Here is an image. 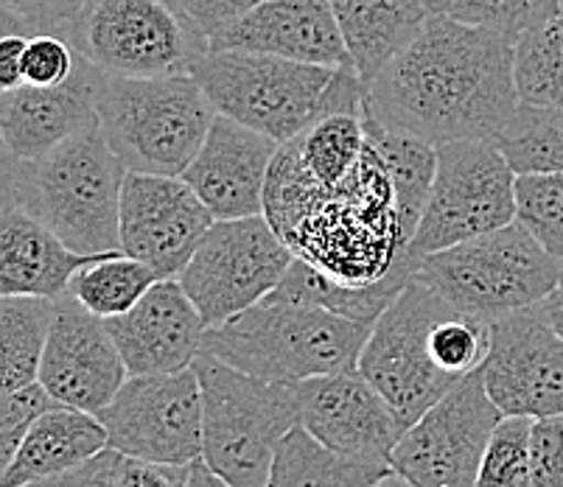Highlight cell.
Returning a JSON list of instances; mask_svg holds the SVG:
<instances>
[{
  "instance_id": "cell-1",
  "label": "cell",
  "mask_w": 563,
  "mask_h": 487,
  "mask_svg": "<svg viewBox=\"0 0 563 487\" xmlns=\"http://www.w3.org/2000/svg\"><path fill=\"white\" fill-rule=\"evenodd\" d=\"M519 104L516 40L438 14L367 85L362 115L440 146L494 141Z\"/></svg>"
},
{
  "instance_id": "cell-2",
  "label": "cell",
  "mask_w": 563,
  "mask_h": 487,
  "mask_svg": "<svg viewBox=\"0 0 563 487\" xmlns=\"http://www.w3.org/2000/svg\"><path fill=\"white\" fill-rule=\"evenodd\" d=\"M219 115L286 143L314 121L365 110L367 85L347 68L295 63L255 51H208L191 70Z\"/></svg>"
},
{
  "instance_id": "cell-3",
  "label": "cell",
  "mask_w": 563,
  "mask_h": 487,
  "mask_svg": "<svg viewBox=\"0 0 563 487\" xmlns=\"http://www.w3.org/2000/svg\"><path fill=\"white\" fill-rule=\"evenodd\" d=\"M124 177V163L93 124L40 161H12L7 202L40 219L76 253H112L121 250Z\"/></svg>"
},
{
  "instance_id": "cell-4",
  "label": "cell",
  "mask_w": 563,
  "mask_h": 487,
  "mask_svg": "<svg viewBox=\"0 0 563 487\" xmlns=\"http://www.w3.org/2000/svg\"><path fill=\"white\" fill-rule=\"evenodd\" d=\"M286 244L295 258L353 289L390 275L404 253L401 228L390 171L371 143L342 182L322 188Z\"/></svg>"
},
{
  "instance_id": "cell-5",
  "label": "cell",
  "mask_w": 563,
  "mask_h": 487,
  "mask_svg": "<svg viewBox=\"0 0 563 487\" xmlns=\"http://www.w3.org/2000/svg\"><path fill=\"white\" fill-rule=\"evenodd\" d=\"M373 325L353 322L320 306L266 297L202 336V353L247 376L300 384L353 370Z\"/></svg>"
},
{
  "instance_id": "cell-6",
  "label": "cell",
  "mask_w": 563,
  "mask_h": 487,
  "mask_svg": "<svg viewBox=\"0 0 563 487\" xmlns=\"http://www.w3.org/2000/svg\"><path fill=\"white\" fill-rule=\"evenodd\" d=\"M99 124L126 171L183 177L217 121L194 74L132 79L101 74Z\"/></svg>"
},
{
  "instance_id": "cell-7",
  "label": "cell",
  "mask_w": 563,
  "mask_h": 487,
  "mask_svg": "<svg viewBox=\"0 0 563 487\" xmlns=\"http://www.w3.org/2000/svg\"><path fill=\"white\" fill-rule=\"evenodd\" d=\"M202 460L233 487H266L280 440L300 423L298 384H275L199 353Z\"/></svg>"
},
{
  "instance_id": "cell-8",
  "label": "cell",
  "mask_w": 563,
  "mask_h": 487,
  "mask_svg": "<svg viewBox=\"0 0 563 487\" xmlns=\"http://www.w3.org/2000/svg\"><path fill=\"white\" fill-rule=\"evenodd\" d=\"M415 278L454 309L494 322L496 317L539 306L555 291L563 280V258L552 255L516 219L457 247L427 255Z\"/></svg>"
},
{
  "instance_id": "cell-9",
  "label": "cell",
  "mask_w": 563,
  "mask_h": 487,
  "mask_svg": "<svg viewBox=\"0 0 563 487\" xmlns=\"http://www.w3.org/2000/svg\"><path fill=\"white\" fill-rule=\"evenodd\" d=\"M65 40L101 74L132 79L191 74L211 51L168 0H93Z\"/></svg>"
},
{
  "instance_id": "cell-10",
  "label": "cell",
  "mask_w": 563,
  "mask_h": 487,
  "mask_svg": "<svg viewBox=\"0 0 563 487\" xmlns=\"http://www.w3.org/2000/svg\"><path fill=\"white\" fill-rule=\"evenodd\" d=\"M516 177L494 141L440 143L432 193L409 253L423 261L516 222Z\"/></svg>"
},
{
  "instance_id": "cell-11",
  "label": "cell",
  "mask_w": 563,
  "mask_h": 487,
  "mask_svg": "<svg viewBox=\"0 0 563 487\" xmlns=\"http://www.w3.org/2000/svg\"><path fill=\"white\" fill-rule=\"evenodd\" d=\"M454 311L423 280L412 278L373 325L360 356V373L384 395L401 420L404 432L463 378L452 376L434 362L432 328Z\"/></svg>"
},
{
  "instance_id": "cell-12",
  "label": "cell",
  "mask_w": 563,
  "mask_h": 487,
  "mask_svg": "<svg viewBox=\"0 0 563 487\" xmlns=\"http://www.w3.org/2000/svg\"><path fill=\"white\" fill-rule=\"evenodd\" d=\"M295 253L266 217L217 219L180 284L202 314L205 325H222L273 295L286 278Z\"/></svg>"
},
{
  "instance_id": "cell-13",
  "label": "cell",
  "mask_w": 563,
  "mask_h": 487,
  "mask_svg": "<svg viewBox=\"0 0 563 487\" xmlns=\"http://www.w3.org/2000/svg\"><path fill=\"white\" fill-rule=\"evenodd\" d=\"M501 418L477 367L401 434L390 456L393 474L412 487H477L485 449Z\"/></svg>"
},
{
  "instance_id": "cell-14",
  "label": "cell",
  "mask_w": 563,
  "mask_h": 487,
  "mask_svg": "<svg viewBox=\"0 0 563 487\" xmlns=\"http://www.w3.org/2000/svg\"><path fill=\"white\" fill-rule=\"evenodd\" d=\"M110 449L143 463L188 468L202 456V387L194 367L130 376L99 412Z\"/></svg>"
},
{
  "instance_id": "cell-15",
  "label": "cell",
  "mask_w": 563,
  "mask_h": 487,
  "mask_svg": "<svg viewBox=\"0 0 563 487\" xmlns=\"http://www.w3.org/2000/svg\"><path fill=\"white\" fill-rule=\"evenodd\" d=\"M213 217L183 177L126 171L121 191V250L157 272L180 278Z\"/></svg>"
},
{
  "instance_id": "cell-16",
  "label": "cell",
  "mask_w": 563,
  "mask_h": 487,
  "mask_svg": "<svg viewBox=\"0 0 563 487\" xmlns=\"http://www.w3.org/2000/svg\"><path fill=\"white\" fill-rule=\"evenodd\" d=\"M483 373L488 395L505 414H563V336L539 306L490 322Z\"/></svg>"
},
{
  "instance_id": "cell-17",
  "label": "cell",
  "mask_w": 563,
  "mask_h": 487,
  "mask_svg": "<svg viewBox=\"0 0 563 487\" xmlns=\"http://www.w3.org/2000/svg\"><path fill=\"white\" fill-rule=\"evenodd\" d=\"M130 378L110 325L87 311L74 295L54 300L48 345L40 364V384L56 403L99 414Z\"/></svg>"
},
{
  "instance_id": "cell-18",
  "label": "cell",
  "mask_w": 563,
  "mask_h": 487,
  "mask_svg": "<svg viewBox=\"0 0 563 487\" xmlns=\"http://www.w3.org/2000/svg\"><path fill=\"white\" fill-rule=\"evenodd\" d=\"M300 425L322 445L367 463L390 465L404 425L360 367L298 384Z\"/></svg>"
},
{
  "instance_id": "cell-19",
  "label": "cell",
  "mask_w": 563,
  "mask_h": 487,
  "mask_svg": "<svg viewBox=\"0 0 563 487\" xmlns=\"http://www.w3.org/2000/svg\"><path fill=\"white\" fill-rule=\"evenodd\" d=\"M130 376H166L194 367L208 331L180 278H161L135 309L107 320Z\"/></svg>"
},
{
  "instance_id": "cell-20",
  "label": "cell",
  "mask_w": 563,
  "mask_h": 487,
  "mask_svg": "<svg viewBox=\"0 0 563 487\" xmlns=\"http://www.w3.org/2000/svg\"><path fill=\"white\" fill-rule=\"evenodd\" d=\"M280 143L217 115L202 148L183 171L217 219H247L264 213V191Z\"/></svg>"
},
{
  "instance_id": "cell-21",
  "label": "cell",
  "mask_w": 563,
  "mask_h": 487,
  "mask_svg": "<svg viewBox=\"0 0 563 487\" xmlns=\"http://www.w3.org/2000/svg\"><path fill=\"white\" fill-rule=\"evenodd\" d=\"M99 81L101 70L79 54L74 76L65 85H23L3 93L0 130L7 141L9 161H40L87 126L99 124Z\"/></svg>"
},
{
  "instance_id": "cell-22",
  "label": "cell",
  "mask_w": 563,
  "mask_h": 487,
  "mask_svg": "<svg viewBox=\"0 0 563 487\" xmlns=\"http://www.w3.org/2000/svg\"><path fill=\"white\" fill-rule=\"evenodd\" d=\"M224 48L284 56L322 68H353L331 0H261L211 40V51Z\"/></svg>"
},
{
  "instance_id": "cell-23",
  "label": "cell",
  "mask_w": 563,
  "mask_h": 487,
  "mask_svg": "<svg viewBox=\"0 0 563 487\" xmlns=\"http://www.w3.org/2000/svg\"><path fill=\"white\" fill-rule=\"evenodd\" d=\"M101 255V253H99ZM96 255L70 250L54 230L14 202L0 213V295H25L59 300L70 280Z\"/></svg>"
},
{
  "instance_id": "cell-24",
  "label": "cell",
  "mask_w": 563,
  "mask_h": 487,
  "mask_svg": "<svg viewBox=\"0 0 563 487\" xmlns=\"http://www.w3.org/2000/svg\"><path fill=\"white\" fill-rule=\"evenodd\" d=\"M110 449V434L99 414L54 407L40 414L20 443L12 463L0 471V487H23L90 463Z\"/></svg>"
},
{
  "instance_id": "cell-25",
  "label": "cell",
  "mask_w": 563,
  "mask_h": 487,
  "mask_svg": "<svg viewBox=\"0 0 563 487\" xmlns=\"http://www.w3.org/2000/svg\"><path fill=\"white\" fill-rule=\"evenodd\" d=\"M353 70L371 85L427 29L421 0H331Z\"/></svg>"
},
{
  "instance_id": "cell-26",
  "label": "cell",
  "mask_w": 563,
  "mask_h": 487,
  "mask_svg": "<svg viewBox=\"0 0 563 487\" xmlns=\"http://www.w3.org/2000/svg\"><path fill=\"white\" fill-rule=\"evenodd\" d=\"M390 474V465L331 451L298 423L280 440L266 487H376Z\"/></svg>"
},
{
  "instance_id": "cell-27",
  "label": "cell",
  "mask_w": 563,
  "mask_h": 487,
  "mask_svg": "<svg viewBox=\"0 0 563 487\" xmlns=\"http://www.w3.org/2000/svg\"><path fill=\"white\" fill-rule=\"evenodd\" d=\"M367 143L378 152L393 179L398 208V228H401V244L412 241L415 230L421 224L423 208L432 193L434 171H438V146L421 137L404 135V132L387 130L365 118Z\"/></svg>"
},
{
  "instance_id": "cell-28",
  "label": "cell",
  "mask_w": 563,
  "mask_h": 487,
  "mask_svg": "<svg viewBox=\"0 0 563 487\" xmlns=\"http://www.w3.org/2000/svg\"><path fill=\"white\" fill-rule=\"evenodd\" d=\"M54 300L9 295L0 300V384L3 392L40 381Z\"/></svg>"
},
{
  "instance_id": "cell-29",
  "label": "cell",
  "mask_w": 563,
  "mask_h": 487,
  "mask_svg": "<svg viewBox=\"0 0 563 487\" xmlns=\"http://www.w3.org/2000/svg\"><path fill=\"white\" fill-rule=\"evenodd\" d=\"M157 280L161 278L152 266L132 258L124 250H112V253L96 255L90 264L76 272L70 280V295L101 320H112L135 309V302Z\"/></svg>"
},
{
  "instance_id": "cell-30",
  "label": "cell",
  "mask_w": 563,
  "mask_h": 487,
  "mask_svg": "<svg viewBox=\"0 0 563 487\" xmlns=\"http://www.w3.org/2000/svg\"><path fill=\"white\" fill-rule=\"evenodd\" d=\"M494 143L516 174L563 171V107L519 104Z\"/></svg>"
},
{
  "instance_id": "cell-31",
  "label": "cell",
  "mask_w": 563,
  "mask_h": 487,
  "mask_svg": "<svg viewBox=\"0 0 563 487\" xmlns=\"http://www.w3.org/2000/svg\"><path fill=\"white\" fill-rule=\"evenodd\" d=\"M521 104L563 107V18L547 20L516 43Z\"/></svg>"
},
{
  "instance_id": "cell-32",
  "label": "cell",
  "mask_w": 563,
  "mask_h": 487,
  "mask_svg": "<svg viewBox=\"0 0 563 487\" xmlns=\"http://www.w3.org/2000/svg\"><path fill=\"white\" fill-rule=\"evenodd\" d=\"M295 141H298L300 155H303L306 166L314 171V177L325 186H336L365 155V115H356V112L325 115Z\"/></svg>"
},
{
  "instance_id": "cell-33",
  "label": "cell",
  "mask_w": 563,
  "mask_h": 487,
  "mask_svg": "<svg viewBox=\"0 0 563 487\" xmlns=\"http://www.w3.org/2000/svg\"><path fill=\"white\" fill-rule=\"evenodd\" d=\"M325 182L314 177L300 155L298 141L280 143L275 155L269 179L264 191V217L273 224L280 239H289V233L306 219L314 202L320 199Z\"/></svg>"
},
{
  "instance_id": "cell-34",
  "label": "cell",
  "mask_w": 563,
  "mask_h": 487,
  "mask_svg": "<svg viewBox=\"0 0 563 487\" xmlns=\"http://www.w3.org/2000/svg\"><path fill=\"white\" fill-rule=\"evenodd\" d=\"M516 219L563 258V171L516 177Z\"/></svg>"
},
{
  "instance_id": "cell-35",
  "label": "cell",
  "mask_w": 563,
  "mask_h": 487,
  "mask_svg": "<svg viewBox=\"0 0 563 487\" xmlns=\"http://www.w3.org/2000/svg\"><path fill=\"white\" fill-rule=\"evenodd\" d=\"M532 420L521 414H505L499 420L479 465L477 487H527Z\"/></svg>"
},
{
  "instance_id": "cell-36",
  "label": "cell",
  "mask_w": 563,
  "mask_h": 487,
  "mask_svg": "<svg viewBox=\"0 0 563 487\" xmlns=\"http://www.w3.org/2000/svg\"><path fill=\"white\" fill-rule=\"evenodd\" d=\"M449 14L460 23L490 29L519 43L536 25L558 18L561 7L558 0H454Z\"/></svg>"
},
{
  "instance_id": "cell-37",
  "label": "cell",
  "mask_w": 563,
  "mask_h": 487,
  "mask_svg": "<svg viewBox=\"0 0 563 487\" xmlns=\"http://www.w3.org/2000/svg\"><path fill=\"white\" fill-rule=\"evenodd\" d=\"M54 407H59V403L51 398V392L40 381L3 392V407H0V471L12 463V456L18 454L20 443L34 425V420Z\"/></svg>"
},
{
  "instance_id": "cell-38",
  "label": "cell",
  "mask_w": 563,
  "mask_h": 487,
  "mask_svg": "<svg viewBox=\"0 0 563 487\" xmlns=\"http://www.w3.org/2000/svg\"><path fill=\"white\" fill-rule=\"evenodd\" d=\"M90 3L93 0H3V12H7L9 29L68 37Z\"/></svg>"
},
{
  "instance_id": "cell-39",
  "label": "cell",
  "mask_w": 563,
  "mask_h": 487,
  "mask_svg": "<svg viewBox=\"0 0 563 487\" xmlns=\"http://www.w3.org/2000/svg\"><path fill=\"white\" fill-rule=\"evenodd\" d=\"M79 54L63 34H34L23 54V79L34 87H56L74 76Z\"/></svg>"
},
{
  "instance_id": "cell-40",
  "label": "cell",
  "mask_w": 563,
  "mask_h": 487,
  "mask_svg": "<svg viewBox=\"0 0 563 487\" xmlns=\"http://www.w3.org/2000/svg\"><path fill=\"white\" fill-rule=\"evenodd\" d=\"M527 487H563V414L532 420Z\"/></svg>"
},
{
  "instance_id": "cell-41",
  "label": "cell",
  "mask_w": 563,
  "mask_h": 487,
  "mask_svg": "<svg viewBox=\"0 0 563 487\" xmlns=\"http://www.w3.org/2000/svg\"><path fill=\"white\" fill-rule=\"evenodd\" d=\"M186 20H191L208 40L222 34L235 20L258 7L261 0H168Z\"/></svg>"
},
{
  "instance_id": "cell-42",
  "label": "cell",
  "mask_w": 563,
  "mask_h": 487,
  "mask_svg": "<svg viewBox=\"0 0 563 487\" xmlns=\"http://www.w3.org/2000/svg\"><path fill=\"white\" fill-rule=\"evenodd\" d=\"M118 465H121V454L115 449H107L79 468L23 487H118Z\"/></svg>"
},
{
  "instance_id": "cell-43",
  "label": "cell",
  "mask_w": 563,
  "mask_h": 487,
  "mask_svg": "<svg viewBox=\"0 0 563 487\" xmlns=\"http://www.w3.org/2000/svg\"><path fill=\"white\" fill-rule=\"evenodd\" d=\"M186 479L188 468L143 463L135 456L121 454V465H118V487H186Z\"/></svg>"
},
{
  "instance_id": "cell-44",
  "label": "cell",
  "mask_w": 563,
  "mask_h": 487,
  "mask_svg": "<svg viewBox=\"0 0 563 487\" xmlns=\"http://www.w3.org/2000/svg\"><path fill=\"white\" fill-rule=\"evenodd\" d=\"M25 45H29V37L20 32H7L3 34V40H0V87H3V93L18 90V87L25 85L23 79Z\"/></svg>"
},
{
  "instance_id": "cell-45",
  "label": "cell",
  "mask_w": 563,
  "mask_h": 487,
  "mask_svg": "<svg viewBox=\"0 0 563 487\" xmlns=\"http://www.w3.org/2000/svg\"><path fill=\"white\" fill-rule=\"evenodd\" d=\"M186 487H233V485H230V482H224L219 474H213V471L205 465L202 456H199L197 463L188 465Z\"/></svg>"
},
{
  "instance_id": "cell-46",
  "label": "cell",
  "mask_w": 563,
  "mask_h": 487,
  "mask_svg": "<svg viewBox=\"0 0 563 487\" xmlns=\"http://www.w3.org/2000/svg\"><path fill=\"white\" fill-rule=\"evenodd\" d=\"M539 309L541 314L547 317V322L563 336V280L555 286V291H550V295L539 302Z\"/></svg>"
},
{
  "instance_id": "cell-47",
  "label": "cell",
  "mask_w": 563,
  "mask_h": 487,
  "mask_svg": "<svg viewBox=\"0 0 563 487\" xmlns=\"http://www.w3.org/2000/svg\"><path fill=\"white\" fill-rule=\"evenodd\" d=\"M421 3L429 9V14H432V18H438V14L452 12L454 0H421Z\"/></svg>"
},
{
  "instance_id": "cell-48",
  "label": "cell",
  "mask_w": 563,
  "mask_h": 487,
  "mask_svg": "<svg viewBox=\"0 0 563 487\" xmlns=\"http://www.w3.org/2000/svg\"><path fill=\"white\" fill-rule=\"evenodd\" d=\"M376 487H412V485H409L407 479H401L398 474H390V476H384Z\"/></svg>"
},
{
  "instance_id": "cell-49",
  "label": "cell",
  "mask_w": 563,
  "mask_h": 487,
  "mask_svg": "<svg viewBox=\"0 0 563 487\" xmlns=\"http://www.w3.org/2000/svg\"><path fill=\"white\" fill-rule=\"evenodd\" d=\"M558 7H561V18H563V0H558Z\"/></svg>"
}]
</instances>
